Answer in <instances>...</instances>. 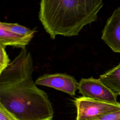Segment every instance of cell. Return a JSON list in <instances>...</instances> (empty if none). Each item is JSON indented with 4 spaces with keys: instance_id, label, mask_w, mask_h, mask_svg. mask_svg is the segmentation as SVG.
I'll return each instance as SVG.
<instances>
[{
    "instance_id": "7",
    "label": "cell",
    "mask_w": 120,
    "mask_h": 120,
    "mask_svg": "<svg viewBox=\"0 0 120 120\" xmlns=\"http://www.w3.org/2000/svg\"><path fill=\"white\" fill-rule=\"evenodd\" d=\"M33 36H26L16 34L0 27V45L6 47L11 46L22 49L25 48Z\"/></svg>"
},
{
    "instance_id": "3",
    "label": "cell",
    "mask_w": 120,
    "mask_h": 120,
    "mask_svg": "<svg viewBox=\"0 0 120 120\" xmlns=\"http://www.w3.org/2000/svg\"><path fill=\"white\" fill-rule=\"evenodd\" d=\"M77 110L76 120H93L99 116L120 111V103H111L81 97L74 101Z\"/></svg>"
},
{
    "instance_id": "1",
    "label": "cell",
    "mask_w": 120,
    "mask_h": 120,
    "mask_svg": "<svg viewBox=\"0 0 120 120\" xmlns=\"http://www.w3.org/2000/svg\"><path fill=\"white\" fill-rule=\"evenodd\" d=\"M34 70L30 52L21 49L0 74V104L16 120H52V105L33 81Z\"/></svg>"
},
{
    "instance_id": "9",
    "label": "cell",
    "mask_w": 120,
    "mask_h": 120,
    "mask_svg": "<svg viewBox=\"0 0 120 120\" xmlns=\"http://www.w3.org/2000/svg\"><path fill=\"white\" fill-rule=\"evenodd\" d=\"M0 27L13 33L26 36H33L37 31L35 29H30L16 23L0 22Z\"/></svg>"
},
{
    "instance_id": "4",
    "label": "cell",
    "mask_w": 120,
    "mask_h": 120,
    "mask_svg": "<svg viewBox=\"0 0 120 120\" xmlns=\"http://www.w3.org/2000/svg\"><path fill=\"white\" fill-rule=\"evenodd\" d=\"M79 92L82 97L102 102L116 103L117 97L99 78H82L79 82Z\"/></svg>"
},
{
    "instance_id": "12",
    "label": "cell",
    "mask_w": 120,
    "mask_h": 120,
    "mask_svg": "<svg viewBox=\"0 0 120 120\" xmlns=\"http://www.w3.org/2000/svg\"><path fill=\"white\" fill-rule=\"evenodd\" d=\"M0 120H16L15 118L0 104Z\"/></svg>"
},
{
    "instance_id": "2",
    "label": "cell",
    "mask_w": 120,
    "mask_h": 120,
    "mask_svg": "<svg viewBox=\"0 0 120 120\" xmlns=\"http://www.w3.org/2000/svg\"><path fill=\"white\" fill-rule=\"evenodd\" d=\"M103 5L102 0H42L38 18L51 38L73 37L97 20Z\"/></svg>"
},
{
    "instance_id": "5",
    "label": "cell",
    "mask_w": 120,
    "mask_h": 120,
    "mask_svg": "<svg viewBox=\"0 0 120 120\" xmlns=\"http://www.w3.org/2000/svg\"><path fill=\"white\" fill-rule=\"evenodd\" d=\"M35 82L37 85L52 88L71 96L75 95L78 90L79 82L75 77L65 73L45 74L38 77Z\"/></svg>"
},
{
    "instance_id": "6",
    "label": "cell",
    "mask_w": 120,
    "mask_h": 120,
    "mask_svg": "<svg viewBox=\"0 0 120 120\" xmlns=\"http://www.w3.org/2000/svg\"><path fill=\"white\" fill-rule=\"evenodd\" d=\"M101 38L112 51L120 53V7L117 8L107 20Z\"/></svg>"
},
{
    "instance_id": "8",
    "label": "cell",
    "mask_w": 120,
    "mask_h": 120,
    "mask_svg": "<svg viewBox=\"0 0 120 120\" xmlns=\"http://www.w3.org/2000/svg\"><path fill=\"white\" fill-rule=\"evenodd\" d=\"M99 78L114 95H120V63L101 75Z\"/></svg>"
},
{
    "instance_id": "10",
    "label": "cell",
    "mask_w": 120,
    "mask_h": 120,
    "mask_svg": "<svg viewBox=\"0 0 120 120\" xmlns=\"http://www.w3.org/2000/svg\"><path fill=\"white\" fill-rule=\"evenodd\" d=\"M10 62L5 47L0 45V74L9 65Z\"/></svg>"
},
{
    "instance_id": "11",
    "label": "cell",
    "mask_w": 120,
    "mask_h": 120,
    "mask_svg": "<svg viewBox=\"0 0 120 120\" xmlns=\"http://www.w3.org/2000/svg\"><path fill=\"white\" fill-rule=\"evenodd\" d=\"M93 120H120V111L107 113Z\"/></svg>"
}]
</instances>
